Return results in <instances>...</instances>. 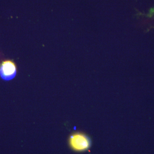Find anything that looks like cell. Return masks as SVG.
<instances>
[{
    "label": "cell",
    "instance_id": "cell-1",
    "mask_svg": "<svg viewBox=\"0 0 154 154\" xmlns=\"http://www.w3.org/2000/svg\"><path fill=\"white\" fill-rule=\"evenodd\" d=\"M69 143L71 148L77 152L87 150L91 146V141L89 137L84 134L75 133L69 139Z\"/></svg>",
    "mask_w": 154,
    "mask_h": 154
},
{
    "label": "cell",
    "instance_id": "cell-2",
    "mask_svg": "<svg viewBox=\"0 0 154 154\" xmlns=\"http://www.w3.org/2000/svg\"><path fill=\"white\" fill-rule=\"evenodd\" d=\"M17 74V67L12 61H4L0 65V76L3 80L13 79Z\"/></svg>",
    "mask_w": 154,
    "mask_h": 154
}]
</instances>
